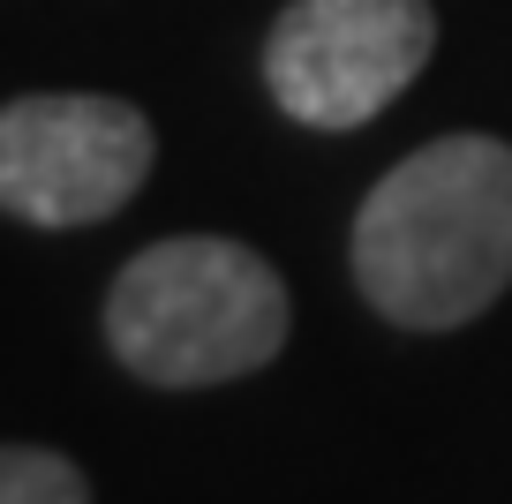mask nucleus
<instances>
[{
	"label": "nucleus",
	"mask_w": 512,
	"mask_h": 504,
	"mask_svg": "<svg viewBox=\"0 0 512 504\" xmlns=\"http://www.w3.org/2000/svg\"><path fill=\"white\" fill-rule=\"evenodd\" d=\"M354 286L400 331L475 324L512 286V143L437 136L354 211Z\"/></svg>",
	"instance_id": "1"
},
{
	"label": "nucleus",
	"mask_w": 512,
	"mask_h": 504,
	"mask_svg": "<svg viewBox=\"0 0 512 504\" xmlns=\"http://www.w3.org/2000/svg\"><path fill=\"white\" fill-rule=\"evenodd\" d=\"M294 331V301L249 241L181 234L128 256L106 286V347L136 384L204 392L249 369H272Z\"/></svg>",
	"instance_id": "2"
},
{
	"label": "nucleus",
	"mask_w": 512,
	"mask_h": 504,
	"mask_svg": "<svg viewBox=\"0 0 512 504\" xmlns=\"http://www.w3.org/2000/svg\"><path fill=\"white\" fill-rule=\"evenodd\" d=\"M151 121L106 91H23L0 113V204L23 226L113 219L151 181Z\"/></svg>",
	"instance_id": "3"
},
{
	"label": "nucleus",
	"mask_w": 512,
	"mask_h": 504,
	"mask_svg": "<svg viewBox=\"0 0 512 504\" xmlns=\"http://www.w3.org/2000/svg\"><path fill=\"white\" fill-rule=\"evenodd\" d=\"M437 53L430 0H287L264 38V83L302 128H362Z\"/></svg>",
	"instance_id": "4"
},
{
	"label": "nucleus",
	"mask_w": 512,
	"mask_h": 504,
	"mask_svg": "<svg viewBox=\"0 0 512 504\" xmlns=\"http://www.w3.org/2000/svg\"><path fill=\"white\" fill-rule=\"evenodd\" d=\"M0 504H91L76 459L46 452V444H8L0 452Z\"/></svg>",
	"instance_id": "5"
}]
</instances>
